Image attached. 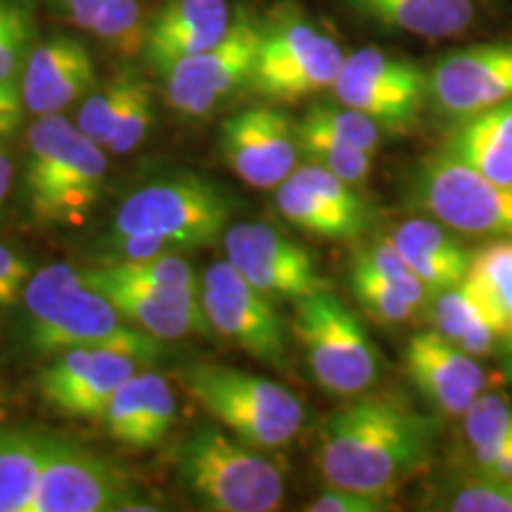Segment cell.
<instances>
[{"label": "cell", "instance_id": "1", "mask_svg": "<svg viewBox=\"0 0 512 512\" xmlns=\"http://www.w3.org/2000/svg\"><path fill=\"white\" fill-rule=\"evenodd\" d=\"M432 425L394 396H361L325 420L318 467L330 486L394 496L430 463Z\"/></svg>", "mask_w": 512, "mask_h": 512}, {"label": "cell", "instance_id": "2", "mask_svg": "<svg viewBox=\"0 0 512 512\" xmlns=\"http://www.w3.org/2000/svg\"><path fill=\"white\" fill-rule=\"evenodd\" d=\"M105 458L55 434L0 430V512L143 510Z\"/></svg>", "mask_w": 512, "mask_h": 512}, {"label": "cell", "instance_id": "3", "mask_svg": "<svg viewBox=\"0 0 512 512\" xmlns=\"http://www.w3.org/2000/svg\"><path fill=\"white\" fill-rule=\"evenodd\" d=\"M24 337L41 354L69 349H114L140 363L162 356V339L136 328L110 299L83 283L81 271L50 264L24 287Z\"/></svg>", "mask_w": 512, "mask_h": 512}, {"label": "cell", "instance_id": "4", "mask_svg": "<svg viewBox=\"0 0 512 512\" xmlns=\"http://www.w3.org/2000/svg\"><path fill=\"white\" fill-rule=\"evenodd\" d=\"M107 157L62 114L31 124L24 159V200L43 226H79L105 188Z\"/></svg>", "mask_w": 512, "mask_h": 512}, {"label": "cell", "instance_id": "5", "mask_svg": "<svg viewBox=\"0 0 512 512\" xmlns=\"http://www.w3.org/2000/svg\"><path fill=\"white\" fill-rule=\"evenodd\" d=\"M185 491L214 512H271L283 505L285 482L271 460L214 425H197L176 456Z\"/></svg>", "mask_w": 512, "mask_h": 512}, {"label": "cell", "instance_id": "6", "mask_svg": "<svg viewBox=\"0 0 512 512\" xmlns=\"http://www.w3.org/2000/svg\"><path fill=\"white\" fill-rule=\"evenodd\" d=\"M178 377L211 418L249 446L273 451L302 432L306 408L283 384L221 363H195Z\"/></svg>", "mask_w": 512, "mask_h": 512}, {"label": "cell", "instance_id": "7", "mask_svg": "<svg viewBox=\"0 0 512 512\" xmlns=\"http://www.w3.org/2000/svg\"><path fill=\"white\" fill-rule=\"evenodd\" d=\"M235 209V197L207 178H166L126 197L110 240L155 238L174 249L204 247L223 238Z\"/></svg>", "mask_w": 512, "mask_h": 512}, {"label": "cell", "instance_id": "8", "mask_svg": "<svg viewBox=\"0 0 512 512\" xmlns=\"http://www.w3.org/2000/svg\"><path fill=\"white\" fill-rule=\"evenodd\" d=\"M294 332L320 389L335 396H358L382 375V356L361 318L330 290L299 299Z\"/></svg>", "mask_w": 512, "mask_h": 512}, {"label": "cell", "instance_id": "9", "mask_svg": "<svg viewBox=\"0 0 512 512\" xmlns=\"http://www.w3.org/2000/svg\"><path fill=\"white\" fill-rule=\"evenodd\" d=\"M342 48L302 12L280 10L261 24L252 69L254 93L273 102H299L328 91L344 62Z\"/></svg>", "mask_w": 512, "mask_h": 512}, {"label": "cell", "instance_id": "10", "mask_svg": "<svg viewBox=\"0 0 512 512\" xmlns=\"http://www.w3.org/2000/svg\"><path fill=\"white\" fill-rule=\"evenodd\" d=\"M413 188L420 209L453 233L512 238V185L491 181L441 152L420 166Z\"/></svg>", "mask_w": 512, "mask_h": 512}, {"label": "cell", "instance_id": "11", "mask_svg": "<svg viewBox=\"0 0 512 512\" xmlns=\"http://www.w3.org/2000/svg\"><path fill=\"white\" fill-rule=\"evenodd\" d=\"M330 91L337 102L377 121L382 131L403 133L430 98V74L406 57L361 48L344 57Z\"/></svg>", "mask_w": 512, "mask_h": 512}, {"label": "cell", "instance_id": "12", "mask_svg": "<svg viewBox=\"0 0 512 512\" xmlns=\"http://www.w3.org/2000/svg\"><path fill=\"white\" fill-rule=\"evenodd\" d=\"M259 36V24L238 10L219 43L162 69L164 98L171 110L188 119L207 117L223 98L245 86L252 79Z\"/></svg>", "mask_w": 512, "mask_h": 512}, {"label": "cell", "instance_id": "13", "mask_svg": "<svg viewBox=\"0 0 512 512\" xmlns=\"http://www.w3.org/2000/svg\"><path fill=\"white\" fill-rule=\"evenodd\" d=\"M202 309L216 330L264 366L287 368V330L273 299L249 285L228 261L202 273Z\"/></svg>", "mask_w": 512, "mask_h": 512}, {"label": "cell", "instance_id": "14", "mask_svg": "<svg viewBox=\"0 0 512 512\" xmlns=\"http://www.w3.org/2000/svg\"><path fill=\"white\" fill-rule=\"evenodd\" d=\"M226 261L249 285L275 299L311 297L328 290L309 249L285 238L268 223H235L223 233Z\"/></svg>", "mask_w": 512, "mask_h": 512}, {"label": "cell", "instance_id": "15", "mask_svg": "<svg viewBox=\"0 0 512 512\" xmlns=\"http://www.w3.org/2000/svg\"><path fill=\"white\" fill-rule=\"evenodd\" d=\"M221 155L235 176L252 188H278L297 169L294 121L283 110L249 107L221 124Z\"/></svg>", "mask_w": 512, "mask_h": 512}, {"label": "cell", "instance_id": "16", "mask_svg": "<svg viewBox=\"0 0 512 512\" xmlns=\"http://www.w3.org/2000/svg\"><path fill=\"white\" fill-rule=\"evenodd\" d=\"M430 98L453 121L512 100V41L477 43L441 57L430 74Z\"/></svg>", "mask_w": 512, "mask_h": 512}, {"label": "cell", "instance_id": "17", "mask_svg": "<svg viewBox=\"0 0 512 512\" xmlns=\"http://www.w3.org/2000/svg\"><path fill=\"white\" fill-rule=\"evenodd\" d=\"M83 283L105 294L114 309L136 328L150 332L162 342H174L185 335H209L211 325L204 316L197 292L174 290L155 283L128 278L110 264L81 271Z\"/></svg>", "mask_w": 512, "mask_h": 512}, {"label": "cell", "instance_id": "18", "mask_svg": "<svg viewBox=\"0 0 512 512\" xmlns=\"http://www.w3.org/2000/svg\"><path fill=\"white\" fill-rule=\"evenodd\" d=\"M138 363L114 349L62 351L41 373V394L64 415L102 418L114 392L138 373Z\"/></svg>", "mask_w": 512, "mask_h": 512}, {"label": "cell", "instance_id": "19", "mask_svg": "<svg viewBox=\"0 0 512 512\" xmlns=\"http://www.w3.org/2000/svg\"><path fill=\"white\" fill-rule=\"evenodd\" d=\"M403 363L413 387L444 415H463L486 387V375L475 356L460 351L437 330L408 339Z\"/></svg>", "mask_w": 512, "mask_h": 512}, {"label": "cell", "instance_id": "20", "mask_svg": "<svg viewBox=\"0 0 512 512\" xmlns=\"http://www.w3.org/2000/svg\"><path fill=\"white\" fill-rule=\"evenodd\" d=\"M95 86L91 50L72 36H55L31 48L22 69V105L36 117L60 114Z\"/></svg>", "mask_w": 512, "mask_h": 512}, {"label": "cell", "instance_id": "21", "mask_svg": "<svg viewBox=\"0 0 512 512\" xmlns=\"http://www.w3.org/2000/svg\"><path fill=\"white\" fill-rule=\"evenodd\" d=\"M233 24L228 0H169L145 29V55L157 72L219 43Z\"/></svg>", "mask_w": 512, "mask_h": 512}, {"label": "cell", "instance_id": "22", "mask_svg": "<svg viewBox=\"0 0 512 512\" xmlns=\"http://www.w3.org/2000/svg\"><path fill=\"white\" fill-rule=\"evenodd\" d=\"M389 240L432 297L458 285L470 268L472 254L439 221L411 219L401 223Z\"/></svg>", "mask_w": 512, "mask_h": 512}, {"label": "cell", "instance_id": "23", "mask_svg": "<svg viewBox=\"0 0 512 512\" xmlns=\"http://www.w3.org/2000/svg\"><path fill=\"white\" fill-rule=\"evenodd\" d=\"M441 152L491 181L512 185V100L456 121Z\"/></svg>", "mask_w": 512, "mask_h": 512}, {"label": "cell", "instance_id": "24", "mask_svg": "<svg viewBox=\"0 0 512 512\" xmlns=\"http://www.w3.org/2000/svg\"><path fill=\"white\" fill-rule=\"evenodd\" d=\"M363 17L387 29L430 38L458 36L475 19V0H349Z\"/></svg>", "mask_w": 512, "mask_h": 512}, {"label": "cell", "instance_id": "25", "mask_svg": "<svg viewBox=\"0 0 512 512\" xmlns=\"http://www.w3.org/2000/svg\"><path fill=\"white\" fill-rule=\"evenodd\" d=\"M275 207L287 223L323 240H356L366 233L370 223V219L339 209L294 174L275 188Z\"/></svg>", "mask_w": 512, "mask_h": 512}, {"label": "cell", "instance_id": "26", "mask_svg": "<svg viewBox=\"0 0 512 512\" xmlns=\"http://www.w3.org/2000/svg\"><path fill=\"white\" fill-rule=\"evenodd\" d=\"M434 330L470 356H486L494 349L498 332L494 320L479 302L477 292L463 278L458 285L432 297Z\"/></svg>", "mask_w": 512, "mask_h": 512}, {"label": "cell", "instance_id": "27", "mask_svg": "<svg viewBox=\"0 0 512 512\" xmlns=\"http://www.w3.org/2000/svg\"><path fill=\"white\" fill-rule=\"evenodd\" d=\"M465 280L494 320L498 337L512 335V238L472 254Z\"/></svg>", "mask_w": 512, "mask_h": 512}, {"label": "cell", "instance_id": "28", "mask_svg": "<svg viewBox=\"0 0 512 512\" xmlns=\"http://www.w3.org/2000/svg\"><path fill=\"white\" fill-rule=\"evenodd\" d=\"M294 138H297L299 155L309 164L323 166L325 171H330L349 185L368 181L370 169H373V155L337 136L330 128L320 126L306 114L294 124Z\"/></svg>", "mask_w": 512, "mask_h": 512}, {"label": "cell", "instance_id": "29", "mask_svg": "<svg viewBox=\"0 0 512 512\" xmlns=\"http://www.w3.org/2000/svg\"><path fill=\"white\" fill-rule=\"evenodd\" d=\"M463 432L475 465L512 444V403L498 394H479L463 413Z\"/></svg>", "mask_w": 512, "mask_h": 512}, {"label": "cell", "instance_id": "30", "mask_svg": "<svg viewBox=\"0 0 512 512\" xmlns=\"http://www.w3.org/2000/svg\"><path fill=\"white\" fill-rule=\"evenodd\" d=\"M351 290L356 299L363 304L370 316L384 325H403L408 323L415 313L413 306L394 290L363 256L354 254L351 259Z\"/></svg>", "mask_w": 512, "mask_h": 512}, {"label": "cell", "instance_id": "31", "mask_svg": "<svg viewBox=\"0 0 512 512\" xmlns=\"http://www.w3.org/2000/svg\"><path fill=\"white\" fill-rule=\"evenodd\" d=\"M152 124H155L152 88L150 83H145L140 76H136L117 121H114L105 143H102V150H110L114 155H128V152L140 147L147 133H150Z\"/></svg>", "mask_w": 512, "mask_h": 512}, {"label": "cell", "instance_id": "32", "mask_svg": "<svg viewBox=\"0 0 512 512\" xmlns=\"http://www.w3.org/2000/svg\"><path fill=\"white\" fill-rule=\"evenodd\" d=\"M34 38V17L22 0H10L0 19V83L17 86V76L27 64Z\"/></svg>", "mask_w": 512, "mask_h": 512}, {"label": "cell", "instance_id": "33", "mask_svg": "<svg viewBox=\"0 0 512 512\" xmlns=\"http://www.w3.org/2000/svg\"><path fill=\"white\" fill-rule=\"evenodd\" d=\"M133 81H136V74H121L107 83L105 88H100L95 93L91 91L83 98V105L79 114H76L74 124L83 136L102 147L112 124L119 117L121 107H124L128 93H131Z\"/></svg>", "mask_w": 512, "mask_h": 512}, {"label": "cell", "instance_id": "34", "mask_svg": "<svg viewBox=\"0 0 512 512\" xmlns=\"http://www.w3.org/2000/svg\"><path fill=\"white\" fill-rule=\"evenodd\" d=\"M176 420V394L164 375L143 370V422L138 451L157 446Z\"/></svg>", "mask_w": 512, "mask_h": 512}, {"label": "cell", "instance_id": "35", "mask_svg": "<svg viewBox=\"0 0 512 512\" xmlns=\"http://www.w3.org/2000/svg\"><path fill=\"white\" fill-rule=\"evenodd\" d=\"M356 254L363 256V259H366L415 311H420L422 306L430 304L432 294L420 283L418 275L411 271V266L406 264V259L399 254V249L392 245V240L384 238L366 249H358Z\"/></svg>", "mask_w": 512, "mask_h": 512}, {"label": "cell", "instance_id": "36", "mask_svg": "<svg viewBox=\"0 0 512 512\" xmlns=\"http://www.w3.org/2000/svg\"><path fill=\"white\" fill-rule=\"evenodd\" d=\"M102 418L114 441L138 451L140 422H143V373L140 370L114 392Z\"/></svg>", "mask_w": 512, "mask_h": 512}, {"label": "cell", "instance_id": "37", "mask_svg": "<svg viewBox=\"0 0 512 512\" xmlns=\"http://www.w3.org/2000/svg\"><path fill=\"white\" fill-rule=\"evenodd\" d=\"M306 117L318 121L320 126L330 128L337 136H342L349 143H354L361 150H366L368 155L375 157V152L382 145V128L377 121L366 117L363 112L351 110L347 105H313L306 110Z\"/></svg>", "mask_w": 512, "mask_h": 512}, {"label": "cell", "instance_id": "38", "mask_svg": "<svg viewBox=\"0 0 512 512\" xmlns=\"http://www.w3.org/2000/svg\"><path fill=\"white\" fill-rule=\"evenodd\" d=\"M453 512H512V482L479 477L446 505Z\"/></svg>", "mask_w": 512, "mask_h": 512}, {"label": "cell", "instance_id": "39", "mask_svg": "<svg viewBox=\"0 0 512 512\" xmlns=\"http://www.w3.org/2000/svg\"><path fill=\"white\" fill-rule=\"evenodd\" d=\"M394 496L368 494L356 489H332L323 491L309 505L311 512H387L394 510Z\"/></svg>", "mask_w": 512, "mask_h": 512}, {"label": "cell", "instance_id": "40", "mask_svg": "<svg viewBox=\"0 0 512 512\" xmlns=\"http://www.w3.org/2000/svg\"><path fill=\"white\" fill-rule=\"evenodd\" d=\"M31 266L24 256H19L15 249L0 245V313L10 309L24 294L31 278Z\"/></svg>", "mask_w": 512, "mask_h": 512}, {"label": "cell", "instance_id": "41", "mask_svg": "<svg viewBox=\"0 0 512 512\" xmlns=\"http://www.w3.org/2000/svg\"><path fill=\"white\" fill-rule=\"evenodd\" d=\"M55 5L74 27L93 31L102 0H55Z\"/></svg>", "mask_w": 512, "mask_h": 512}, {"label": "cell", "instance_id": "42", "mask_svg": "<svg viewBox=\"0 0 512 512\" xmlns=\"http://www.w3.org/2000/svg\"><path fill=\"white\" fill-rule=\"evenodd\" d=\"M22 121V95L19 98L0 100V140L10 136Z\"/></svg>", "mask_w": 512, "mask_h": 512}, {"label": "cell", "instance_id": "43", "mask_svg": "<svg viewBox=\"0 0 512 512\" xmlns=\"http://www.w3.org/2000/svg\"><path fill=\"white\" fill-rule=\"evenodd\" d=\"M12 176H15V166H12L10 150L5 143H0V211H3L5 202H8L10 188H12Z\"/></svg>", "mask_w": 512, "mask_h": 512}, {"label": "cell", "instance_id": "44", "mask_svg": "<svg viewBox=\"0 0 512 512\" xmlns=\"http://www.w3.org/2000/svg\"><path fill=\"white\" fill-rule=\"evenodd\" d=\"M19 88L17 86H3V83H0V100H8V98H19Z\"/></svg>", "mask_w": 512, "mask_h": 512}, {"label": "cell", "instance_id": "45", "mask_svg": "<svg viewBox=\"0 0 512 512\" xmlns=\"http://www.w3.org/2000/svg\"><path fill=\"white\" fill-rule=\"evenodd\" d=\"M505 361H508V373L512 377V335L505 337Z\"/></svg>", "mask_w": 512, "mask_h": 512}, {"label": "cell", "instance_id": "46", "mask_svg": "<svg viewBox=\"0 0 512 512\" xmlns=\"http://www.w3.org/2000/svg\"><path fill=\"white\" fill-rule=\"evenodd\" d=\"M8 5H10V0H0V19H3L5 10H8Z\"/></svg>", "mask_w": 512, "mask_h": 512}]
</instances>
